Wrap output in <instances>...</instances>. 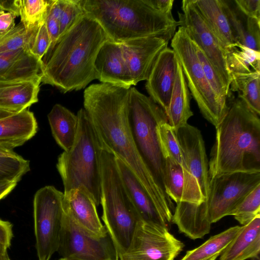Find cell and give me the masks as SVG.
Returning a JSON list of instances; mask_svg holds the SVG:
<instances>
[{
    "label": "cell",
    "instance_id": "cell-3",
    "mask_svg": "<svg viewBox=\"0 0 260 260\" xmlns=\"http://www.w3.org/2000/svg\"><path fill=\"white\" fill-rule=\"evenodd\" d=\"M238 97L216 127L209 179L237 172H260V119Z\"/></svg>",
    "mask_w": 260,
    "mask_h": 260
},
{
    "label": "cell",
    "instance_id": "cell-6",
    "mask_svg": "<svg viewBox=\"0 0 260 260\" xmlns=\"http://www.w3.org/2000/svg\"><path fill=\"white\" fill-rule=\"evenodd\" d=\"M77 115L75 141L70 150L59 156L56 168L63 182V193L83 187L98 206L102 196L101 154L103 145L84 109H81Z\"/></svg>",
    "mask_w": 260,
    "mask_h": 260
},
{
    "label": "cell",
    "instance_id": "cell-46",
    "mask_svg": "<svg viewBox=\"0 0 260 260\" xmlns=\"http://www.w3.org/2000/svg\"><path fill=\"white\" fill-rule=\"evenodd\" d=\"M15 113H17L0 108V118H4Z\"/></svg>",
    "mask_w": 260,
    "mask_h": 260
},
{
    "label": "cell",
    "instance_id": "cell-38",
    "mask_svg": "<svg viewBox=\"0 0 260 260\" xmlns=\"http://www.w3.org/2000/svg\"><path fill=\"white\" fill-rule=\"evenodd\" d=\"M45 23L51 42L50 47L46 54V55L50 52L60 37V24L59 20L49 14L48 11Z\"/></svg>",
    "mask_w": 260,
    "mask_h": 260
},
{
    "label": "cell",
    "instance_id": "cell-12",
    "mask_svg": "<svg viewBox=\"0 0 260 260\" xmlns=\"http://www.w3.org/2000/svg\"><path fill=\"white\" fill-rule=\"evenodd\" d=\"M166 226L140 221L120 260H174L184 248Z\"/></svg>",
    "mask_w": 260,
    "mask_h": 260
},
{
    "label": "cell",
    "instance_id": "cell-39",
    "mask_svg": "<svg viewBox=\"0 0 260 260\" xmlns=\"http://www.w3.org/2000/svg\"><path fill=\"white\" fill-rule=\"evenodd\" d=\"M239 9L247 16L260 19L259 0H234Z\"/></svg>",
    "mask_w": 260,
    "mask_h": 260
},
{
    "label": "cell",
    "instance_id": "cell-27",
    "mask_svg": "<svg viewBox=\"0 0 260 260\" xmlns=\"http://www.w3.org/2000/svg\"><path fill=\"white\" fill-rule=\"evenodd\" d=\"M47 117L55 141L64 151H68L76 138L78 125L77 115L57 104L53 107Z\"/></svg>",
    "mask_w": 260,
    "mask_h": 260
},
{
    "label": "cell",
    "instance_id": "cell-44",
    "mask_svg": "<svg viewBox=\"0 0 260 260\" xmlns=\"http://www.w3.org/2000/svg\"><path fill=\"white\" fill-rule=\"evenodd\" d=\"M18 154L13 150L0 147V156H16Z\"/></svg>",
    "mask_w": 260,
    "mask_h": 260
},
{
    "label": "cell",
    "instance_id": "cell-29",
    "mask_svg": "<svg viewBox=\"0 0 260 260\" xmlns=\"http://www.w3.org/2000/svg\"><path fill=\"white\" fill-rule=\"evenodd\" d=\"M260 72L232 75L230 89L237 91L241 99L253 112L260 115Z\"/></svg>",
    "mask_w": 260,
    "mask_h": 260
},
{
    "label": "cell",
    "instance_id": "cell-23",
    "mask_svg": "<svg viewBox=\"0 0 260 260\" xmlns=\"http://www.w3.org/2000/svg\"><path fill=\"white\" fill-rule=\"evenodd\" d=\"M37 130L34 114L27 109L0 118V147L13 150L30 139Z\"/></svg>",
    "mask_w": 260,
    "mask_h": 260
},
{
    "label": "cell",
    "instance_id": "cell-20",
    "mask_svg": "<svg viewBox=\"0 0 260 260\" xmlns=\"http://www.w3.org/2000/svg\"><path fill=\"white\" fill-rule=\"evenodd\" d=\"M43 61L26 48L0 54V80L18 81L41 77Z\"/></svg>",
    "mask_w": 260,
    "mask_h": 260
},
{
    "label": "cell",
    "instance_id": "cell-42",
    "mask_svg": "<svg viewBox=\"0 0 260 260\" xmlns=\"http://www.w3.org/2000/svg\"><path fill=\"white\" fill-rule=\"evenodd\" d=\"M148 3L155 9L167 14H172L174 0H147Z\"/></svg>",
    "mask_w": 260,
    "mask_h": 260
},
{
    "label": "cell",
    "instance_id": "cell-15",
    "mask_svg": "<svg viewBox=\"0 0 260 260\" xmlns=\"http://www.w3.org/2000/svg\"><path fill=\"white\" fill-rule=\"evenodd\" d=\"M174 131L189 173L205 201L209 187L208 161L201 131L188 123Z\"/></svg>",
    "mask_w": 260,
    "mask_h": 260
},
{
    "label": "cell",
    "instance_id": "cell-47",
    "mask_svg": "<svg viewBox=\"0 0 260 260\" xmlns=\"http://www.w3.org/2000/svg\"><path fill=\"white\" fill-rule=\"evenodd\" d=\"M219 255H220V254H217L207 260H216V258L218 257V256H219Z\"/></svg>",
    "mask_w": 260,
    "mask_h": 260
},
{
    "label": "cell",
    "instance_id": "cell-50",
    "mask_svg": "<svg viewBox=\"0 0 260 260\" xmlns=\"http://www.w3.org/2000/svg\"><path fill=\"white\" fill-rule=\"evenodd\" d=\"M65 259V258H64ZM65 260H68V259H65Z\"/></svg>",
    "mask_w": 260,
    "mask_h": 260
},
{
    "label": "cell",
    "instance_id": "cell-34",
    "mask_svg": "<svg viewBox=\"0 0 260 260\" xmlns=\"http://www.w3.org/2000/svg\"><path fill=\"white\" fill-rule=\"evenodd\" d=\"M260 214V184L251 191L233 211L231 215L245 225Z\"/></svg>",
    "mask_w": 260,
    "mask_h": 260
},
{
    "label": "cell",
    "instance_id": "cell-13",
    "mask_svg": "<svg viewBox=\"0 0 260 260\" xmlns=\"http://www.w3.org/2000/svg\"><path fill=\"white\" fill-rule=\"evenodd\" d=\"M181 9L182 13H178L180 26L186 29L190 39L206 55L229 92L232 77L223 47L207 26L193 0H183Z\"/></svg>",
    "mask_w": 260,
    "mask_h": 260
},
{
    "label": "cell",
    "instance_id": "cell-17",
    "mask_svg": "<svg viewBox=\"0 0 260 260\" xmlns=\"http://www.w3.org/2000/svg\"><path fill=\"white\" fill-rule=\"evenodd\" d=\"M94 67L96 78L102 83L126 88L133 85L120 43L106 41L96 55Z\"/></svg>",
    "mask_w": 260,
    "mask_h": 260
},
{
    "label": "cell",
    "instance_id": "cell-36",
    "mask_svg": "<svg viewBox=\"0 0 260 260\" xmlns=\"http://www.w3.org/2000/svg\"><path fill=\"white\" fill-rule=\"evenodd\" d=\"M85 15L80 0H61V10L59 19L60 37L71 28Z\"/></svg>",
    "mask_w": 260,
    "mask_h": 260
},
{
    "label": "cell",
    "instance_id": "cell-19",
    "mask_svg": "<svg viewBox=\"0 0 260 260\" xmlns=\"http://www.w3.org/2000/svg\"><path fill=\"white\" fill-rule=\"evenodd\" d=\"M116 162L123 185L141 220L168 228L169 224L133 171L125 162L116 157Z\"/></svg>",
    "mask_w": 260,
    "mask_h": 260
},
{
    "label": "cell",
    "instance_id": "cell-53",
    "mask_svg": "<svg viewBox=\"0 0 260 260\" xmlns=\"http://www.w3.org/2000/svg\"><path fill=\"white\" fill-rule=\"evenodd\" d=\"M117 260H118V259H117Z\"/></svg>",
    "mask_w": 260,
    "mask_h": 260
},
{
    "label": "cell",
    "instance_id": "cell-52",
    "mask_svg": "<svg viewBox=\"0 0 260 260\" xmlns=\"http://www.w3.org/2000/svg\"><path fill=\"white\" fill-rule=\"evenodd\" d=\"M0 81H2V80H0Z\"/></svg>",
    "mask_w": 260,
    "mask_h": 260
},
{
    "label": "cell",
    "instance_id": "cell-51",
    "mask_svg": "<svg viewBox=\"0 0 260 260\" xmlns=\"http://www.w3.org/2000/svg\"><path fill=\"white\" fill-rule=\"evenodd\" d=\"M8 260H10V259L9 258Z\"/></svg>",
    "mask_w": 260,
    "mask_h": 260
},
{
    "label": "cell",
    "instance_id": "cell-1",
    "mask_svg": "<svg viewBox=\"0 0 260 260\" xmlns=\"http://www.w3.org/2000/svg\"><path fill=\"white\" fill-rule=\"evenodd\" d=\"M129 88L107 83L93 84L84 92V109L103 146L133 171L167 221L175 209L172 200L158 188L139 156L128 118Z\"/></svg>",
    "mask_w": 260,
    "mask_h": 260
},
{
    "label": "cell",
    "instance_id": "cell-26",
    "mask_svg": "<svg viewBox=\"0 0 260 260\" xmlns=\"http://www.w3.org/2000/svg\"><path fill=\"white\" fill-rule=\"evenodd\" d=\"M193 2L207 26L224 50L236 43L221 0H193Z\"/></svg>",
    "mask_w": 260,
    "mask_h": 260
},
{
    "label": "cell",
    "instance_id": "cell-21",
    "mask_svg": "<svg viewBox=\"0 0 260 260\" xmlns=\"http://www.w3.org/2000/svg\"><path fill=\"white\" fill-rule=\"evenodd\" d=\"M221 3L235 42L260 52V19L245 15L234 0Z\"/></svg>",
    "mask_w": 260,
    "mask_h": 260
},
{
    "label": "cell",
    "instance_id": "cell-37",
    "mask_svg": "<svg viewBox=\"0 0 260 260\" xmlns=\"http://www.w3.org/2000/svg\"><path fill=\"white\" fill-rule=\"evenodd\" d=\"M50 39L45 22L32 34L28 50L35 57L42 61L50 46Z\"/></svg>",
    "mask_w": 260,
    "mask_h": 260
},
{
    "label": "cell",
    "instance_id": "cell-8",
    "mask_svg": "<svg viewBox=\"0 0 260 260\" xmlns=\"http://www.w3.org/2000/svg\"><path fill=\"white\" fill-rule=\"evenodd\" d=\"M128 118L133 139L141 159L157 186L169 197L165 187V156L157 133L159 124L167 121L165 112L150 97L135 87H131Z\"/></svg>",
    "mask_w": 260,
    "mask_h": 260
},
{
    "label": "cell",
    "instance_id": "cell-24",
    "mask_svg": "<svg viewBox=\"0 0 260 260\" xmlns=\"http://www.w3.org/2000/svg\"><path fill=\"white\" fill-rule=\"evenodd\" d=\"M260 252V214L242 228L220 254L219 260L258 258Z\"/></svg>",
    "mask_w": 260,
    "mask_h": 260
},
{
    "label": "cell",
    "instance_id": "cell-35",
    "mask_svg": "<svg viewBox=\"0 0 260 260\" xmlns=\"http://www.w3.org/2000/svg\"><path fill=\"white\" fill-rule=\"evenodd\" d=\"M193 43L198 58L209 85L221 101L227 104L226 100L229 92L226 90L221 77L203 51L194 42Z\"/></svg>",
    "mask_w": 260,
    "mask_h": 260
},
{
    "label": "cell",
    "instance_id": "cell-33",
    "mask_svg": "<svg viewBox=\"0 0 260 260\" xmlns=\"http://www.w3.org/2000/svg\"><path fill=\"white\" fill-rule=\"evenodd\" d=\"M29 162L20 155L0 156V184L19 181L29 171Z\"/></svg>",
    "mask_w": 260,
    "mask_h": 260
},
{
    "label": "cell",
    "instance_id": "cell-28",
    "mask_svg": "<svg viewBox=\"0 0 260 260\" xmlns=\"http://www.w3.org/2000/svg\"><path fill=\"white\" fill-rule=\"evenodd\" d=\"M228 69L232 75L260 72V52L236 42L225 49Z\"/></svg>",
    "mask_w": 260,
    "mask_h": 260
},
{
    "label": "cell",
    "instance_id": "cell-9",
    "mask_svg": "<svg viewBox=\"0 0 260 260\" xmlns=\"http://www.w3.org/2000/svg\"><path fill=\"white\" fill-rule=\"evenodd\" d=\"M171 45L201 114L216 128L226 115L229 106L221 102L212 89L198 58L194 43L183 27H178L171 39Z\"/></svg>",
    "mask_w": 260,
    "mask_h": 260
},
{
    "label": "cell",
    "instance_id": "cell-49",
    "mask_svg": "<svg viewBox=\"0 0 260 260\" xmlns=\"http://www.w3.org/2000/svg\"><path fill=\"white\" fill-rule=\"evenodd\" d=\"M257 260H260V259H259V258H258Z\"/></svg>",
    "mask_w": 260,
    "mask_h": 260
},
{
    "label": "cell",
    "instance_id": "cell-48",
    "mask_svg": "<svg viewBox=\"0 0 260 260\" xmlns=\"http://www.w3.org/2000/svg\"><path fill=\"white\" fill-rule=\"evenodd\" d=\"M58 260H65L64 258H60V259H59Z\"/></svg>",
    "mask_w": 260,
    "mask_h": 260
},
{
    "label": "cell",
    "instance_id": "cell-31",
    "mask_svg": "<svg viewBox=\"0 0 260 260\" xmlns=\"http://www.w3.org/2000/svg\"><path fill=\"white\" fill-rule=\"evenodd\" d=\"M52 0H15L20 22L27 32L45 22Z\"/></svg>",
    "mask_w": 260,
    "mask_h": 260
},
{
    "label": "cell",
    "instance_id": "cell-16",
    "mask_svg": "<svg viewBox=\"0 0 260 260\" xmlns=\"http://www.w3.org/2000/svg\"><path fill=\"white\" fill-rule=\"evenodd\" d=\"M177 58L167 47L158 57L146 80L145 87L150 98L165 112L168 109L176 76Z\"/></svg>",
    "mask_w": 260,
    "mask_h": 260
},
{
    "label": "cell",
    "instance_id": "cell-11",
    "mask_svg": "<svg viewBox=\"0 0 260 260\" xmlns=\"http://www.w3.org/2000/svg\"><path fill=\"white\" fill-rule=\"evenodd\" d=\"M57 252L68 260H117L119 257L108 234L103 237L91 235L65 210Z\"/></svg>",
    "mask_w": 260,
    "mask_h": 260
},
{
    "label": "cell",
    "instance_id": "cell-30",
    "mask_svg": "<svg viewBox=\"0 0 260 260\" xmlns=\"http://www.w3.org/2000/svg\"><path fill=\"white\" fill-rule=\"evenodd\" d=\"M241 228L236 225L211 237L199 247L187 251L181 260H207L217 254H221Z\"/></svg>",
    "mask_w": 260,
    "mask_h": 260
},
{
    "label": "cell",
    "instance_id": "cell-32",
    "mask_svg": "<svg viewBox=\"0 0 260 260\" xmlns=\"http://www.w3.org/2000/svg\"><path fill=\"white\" fill-rule=\"evenodd\" d=\"M164 181L166 192L176 203L183 202L185 187L184 172L181 166L171 157L165 158Z\"/></svg>",
    "mask_w": 260,
    "mask_h": 260
},
{
    "label": "cell",
    "instance_id": "cell-43",
    "mask_svg": "<svg viewBox=\"0 0 260 260\" xmlns=\"http://www.w3.org/2000/svg\"><path fill=\"white\" fill-rule=\"evenodd\" d=\"M17 182H6L0 184V200L8 194L16 186Z\"/></svg>",
    "mask_w": 260,
    "mask_h": 260
},
{
    "label": "cell",
    "instance_id": "cell-25",
    "mask_svg": "<svg viewBox=\"0 0 260 260\" xmlns=\"http://www.w3.org/2000/svg\"><path fill=\"white\" fill-rule=\"evenodd\" d=\"M178 60V59H177ZM190 92L178 60L176 76L168 110V123L174 130L186 125L193 113L190 106Z\"/></svg>",
    "mask_w": 260,
    "mask_h": 260
},
{
    "label": "cell",
    "instance_id": "cell-18",
    "mask_svg": "<svg viewBox=\"0 0 260 260\" xmlns=\"http://www.w3.org/2000/svg\"><path fill=\"white\" fill-rule=\"evenodd\" d=\"M63 206L74 220L92 236L103 237L108 232L99 216L91 196L83 187L63 193Z\"/></svg>",
    "mask_w": 260,
    "mask_h": 260
},
{
    "label": "cell",
    "instance_id": "cell-7",
    "mask_svg": "<svg viewBox=\"0 0 260 260\" xmlns=\"http://www.w3.org/2000/svg\"><path fill=\"white\" fill-rule=\"evenodd\" d=\"M101 166L102 219L119 257L129 246L141 219L123 185L116 157L104 146Z\"/></svg>",
    "mask_w": 260,
    "mask_h": 260
},
{
    "label": "cell",
    "instance_id": "cell-5",
    "mask_svg": "<svg viewBox=\"0 0 260 260\" xmlns=\"http://www.w3.org/2000/svg\"><path fill=\"white\" fill-rule=\"evenodd\" d=\"M85 14L102 26L109 40L117 43L147 36L168 41L180 22L172 14L153 8L147 0H80Z\"/></svg>",
    "mask_w": 260,
    "mask_h": 260
},
{
    "label": "cell",
    "instance_id": "cell-2",
    "mask_svg": "<svg viewBox=\"0 0 260 260\" xmlns=\"http://www.w3.org/2000/svg\"><path fill=\"white\" fill-rule=\"evenodd\" d=\"M108 40L100 24L85 14L59 38L43 57L41 82L64 93L84 88L97 79L95 59L100 48Z\"/></svg>",
    "mask_w": 260,
    "mask_h": 260
},
{
    "label": "cell",
    "instance_id": "cell-10",
    "mask_svg": "<svg viewBox=\"0 0 260 260\" xmlns=\"http://www.w3.org/2000/svg\"><path fill=\"white\" fill-rule=\"evenodd\" d=\"M63 192L53 186L39 189L34 199L36 248L39 260H50L57 252L64 216Z\"/></svg>",
    "mask_w": 260,
    "mask_h": 260
},
{
    "label": "cell",
    "instance_id": "cell-14",
    "mask_svg": "<svg viewBox=\"0 0 260 260\" xmlns=\"http://www.w3.org/2000/svg\"><path fill=\"white\" fill-rule=\"evenodd\" d=\"M169 41L158 36L139 38L121 43L133 85L147 80L158 57Z\"/></svg>",
    "mask_w": 260,
    "mask_h": 260
},
{
    "label": "cell",
    "instance_id": "cell-4",
    "mask_svg": "<svg viewBox=\"0 0 260 260\" xmlns=\"http://www.w3.org/2000/svg\"><path fill=\"white\" fill-rule=\"evenodd\" d=\"M260 184V172H237L209 179L204 202L176 203L172 217L179 231L191 239L208 234L211 224L231 215L245 198Z\"/></svg>",
    "mask_w": 260,
    "mask_h": 260
},
{
    "label": "cell",
    "instance_id": "cell-22",
    "mask_svg": "<svg viewBox=\"0 0 260 260\" xmlns=\"http://www.w3.org/2000/svg\"><path fill=\"white\" fill-rule=\"evenodd\" d=\"M41 77L18 81H0V108L18 113L38 102Z\"/></svg>",
    "mask_w": 260,
    "mask_h": 260
},
{
    "label": "cell",
    "instance_id": "cell-45",
    "mask_svg": "<svg viewBox=\"0 0 260 260\" xmlns=\"http://www.w3.org/2000/svg\"><path fill=\"white\" fill-rule=\"evenodd\" d=\"M8 247L0 243V260H8L10 258L8 256Z\"/></svg>",
    "mask_w": 260,
    "mask_h": 260
},
{
    "label": "cell",
    "instance_id": "cell-40",
    "mask_svg": "<svg viewBox=\"0 0 260 260\" xmlns=\"http://www.w3.org/2000/svg\"><path fill=\"white\" fill-rule=\"evenodd\" d=\"M16 16L12 13L0 10V34H3L12 29L16 25Z\"/></svg>",
    "mask_w": 260,
    "mask_h": 260
},
{
    "label": "cell",
    "instance_id": "cell-41",
    "mask_svg": "<svg viewBox=\"0 0 260 260\" xmlns=\"http://www.w3.org/2000/svg\"><path fill=\"white\" fill-rule=\"evenodd\" d=\"M13 225L9 221L0 219V243L10 247L13 238Z\"/></svg>",
    "mask_w": 260,
    "mask_h": 260
}]
</instances>
